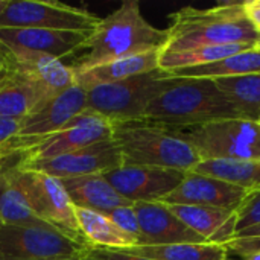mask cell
Returning a JSON list of instances; mask_svg holds the SVG:
<instances>
[{
	"mask_svg": "<svg viewBox=\"0 0 260 260\" xmlns=\"http://www.w3.org/2000/svg\"><path fill=\"white\" fill-rule=\"evenodd\" d=\"M236 117L239 113L213 79L168 76L165 88L151 102L143 120L189 129Z\"/></svg>",
	"mask_w": 260,
	"mask_h": 260,
	"instance_id": "obj_1",
	"label": "cell"
},
{
	"mask_svg": "<svg viewBox=\"0 0 260 260\" xmlns=\"http://www.w3.org/2000/svg\"><path fill=\"white\" fill-rule=\"evenodd\" d=\"M169 20L168 41L161 53L257 40V32L244 15L242 2H219L212 8L184 6L172 12Z\"/></svg>",
	"mask_w": 260,
	"mask_h": 260,
	"instance_id": "obj_2",
	"label": "cell"
},
{
	"mask_svg": "<svg viewBox=\"0 0 260 260\" xmlns=\"http://www.w3.org/2000/svg\"><path fill=\"white\" fill-rule=\"evenodd\" d=\"M168 41V29H158L142 14L137 0H125L90 34L73 69H88L111 59L161 50Z\"/></svg>",
	"mask_w": 260,
	"mask_h": 260,
	"instance_id": "obj_3",
	"label": "cell"
},
{
	"mask_svg": "<svg viewBox=\"0 0 260 260\" xmlns=\"http://www.w3.org/2000/svg\"><path fill=\"white\" fill-rule=\"evenodd\" d=\"M113 140L120 151L123 165L190 172L201 163L197 149L183 129L149 120L114 122Z\"/></svg>",
	"mask_w": 260,
	"mask_h": 260,
	"instance_id": "obj_4",
	"label": "cell"
},
{
	"mask_svg": "<svg viewBox=\"0 0 260 260\" xmlns=\"http://www.w3.org/2000/svg\"><path fill=\"white\" fill-rule=\"evenodd\" d=\"M166 82V73L158 69L119 82L93 87L87 90V110L113 123L143 120L148 107Z\"/></svg>",
	"mask_w": 260,
	"mask_h": 260,
	"instance_id": "obj_5",
	"label": "cell"
},
{
	"mask_svg": "<svg viewBox=\"0 0 260 260\" xmlns=\"http://www.w3.org/2000/svg\"><path fill=\"white\" fill-rule=\"evenodd\" d=\"M201 161H244L260 158V123L247 119H224L183 129Z\"/></svg>",
	"mask_w": 260,
	"mask_h": 260,
	"instance_id": "obj_6",
	"label": "cell"
},
{
	"mask_svg": "<svg viewBox=\"0 0 260 260\" xmlns=\"http://www.w3.org/2000/svg\"><path fill=\"white\" fill-rule=\"evenodd\" d=\"M90 247L53 225H0V250L5 260H67Z\"/></svg>",
	"mask_w": 260,
	"mask_h": 260,
	"instance_id": "obj_7",
	"label": "cell"
},
{
	"mask_svg": "<svg viewBox=\"0 0 260 260\" xmlns=\"http://www.w3.org/2000/svg\"><path fill=\"white\" fill-rule=\"evenodd\" d=\"M101 18L93 12L53 0H11L0 17V27H32L93 32Z\"/></svg>",
	"mask_w": 260,
	"mask_h": 260,
	"instance_id": "obj_8",
	"label": "cell"
},
{
	"mask_svg": "<svg viewBox=\"0 0 260 260\" xmlns=\"http://www.w3.org/2000/svg\"><path fill=\"white\" fill-rule=\"evenodd\" d=\"M18 168H20V180L32 210L44 222L56 227L58 230L64 232L66 235L81 242H85L78 227V221L75 216V206L70 201L62 181L41 172L26 171L20 166V161H18Z\"/></svg>",
	"mask_w": 260,
	"mask_h": 260,
	"instance_id": "obj_9",
	"label": "cell"
},
{
	"mask_svg": "<svg viewBox=\"0 0 260 260\" xmlns=\"http://www.w3.org/2000/svg\"><path fill=\"white\" fill-rule=\"evenodd\" d=\"M110 139H113V122L87 110L75 116L59 131L32 143L24 142L23 158L49 160Z\"/></svg>",
	"mask_w": 260,
	"mask_h": 260,
	"instance_id": "obj_10",
	"label": "cell"
},
{
	"mask_svg": "<svg viewBox=\"0 0 260 260\" xmlns=\"http://www.w3.org/2000/svg\"><path fill=\"white\" fill-rule=\"evenodd\" d=\"M5 62L12 76L37 93L41 104L75 84L73 67L44 53L5 49Z\"/></svg>",
	"mask_w": 260,
	"mask_h": 260,
	"instance_id": "obj_11",
	"label": "cell"
},
{
	"mask_svg": "<svg viewBox=\"0 0 260 260\" xmlns=\"http://www.w3.org/2000/svg\"><path fill=\"white\" fill-rule=\"evenodd\" d=\"M20 166L26 171H35L58 180H66L111 172L123 166V160L116 142L110 139L49 160H24L21 155Z\"/></svg>",
	"mask_w": 260,
	"mask_h": 260,
	"instance_id": "obj_12",
	"label": "cell"
},
{
	"mask_svg": "<svg viewBox=\"0 0 260 260\" xmlns=\"http://www.w3.org/2000/svg\"><path fill=\"white\" fill-rule=\"evenodd\" d=\"M110 184L129 203H160L183 181L186 172L155 168L123 165L104 174Z\"/></svg>",
	"mask_w": 260,
	"mask_h": 260,
	"instance_id": "obj_13",
	"label": "cell"
},
{
	"mask_svg": "<svg viewBox=\"0 0 260 260\" xmlns=\"http://www.w3.org/2000/svg\"><path fill=\"white\" fill-rule=\"evenodd\" d=\"M87 111V90L73 84L62 93L47 99L21 119L20 134L26 143L37 142L59 131L75 116Z\"/></svg>",
	"mask_w": 260,
	"mask_h": 260,
	"instance_id": "obj_14",
	"label": "cell"
},
{
	"mask_svg": "<svg viewBox=\"0 0 260 260\" xmlns=\"http://www.w3.org/2000/svg\"><path fill=\"white\" fill-rule=\"evenodd\" d=\"M247 190L225 180L186 172L178 187L160 203L166 206H200L236 210L247 197Z\"/></svg>",
	"mask_w": 260,
	"mask_h": 260,
	"instance_id": "obj_15",
	"label": "cell"
},
{
	"mask_svg": "<svg viewBox=\"0 0 260 260\" xmlns=\"http://www.w3.org/2000/svg\"><path fill=\"white\" fill-rule=\"evenodd\" d=\"M90 34L32 27H0V43L5 49L38 52L62 61L82 52Z\"/></svg>",
	"mask_w": 260,
	"mask_h": 260,
	"instance_id": "obj_16",
	"label": "cell"
},
{
	"mask_svg": "<svg viewBox=\"0 0 260 260\" xmlns=\"http://www.w3.org/2000/svg\"><path fill=\"white\" fill-rule=\"evenodd\" d=\"M140 225L139 245L203 244L206 242L183 221H180L166 204L134 203Z\"/></svg>",
	"mask_w": 260,
	"mask_h": 260,
	"instance_id": "obj_17",
	"label": "cell"
},
{
	"mask_svg": "<svg viewBox=\"0 0 260 260\" xmlns=\"http://www.w3.org/2000/svg\"><path fill=\"white\" fill-rule=\"evenodd\" d=\"M160 50L142 52L117 59H111L88 69H73L75 70V84L90 90L98 85L119 82L133 76L149 73L158 70Z\"/></svg>",
	"mask_w": 260,
	"mask_h": 260,
	"instance_id": "obj_18",
	"label": "cell"
},
{
	"mask_svg": "<svg viewBox=\"0 0 260 260\" xmlns=\"http://www.w3.org/2000/svg\"><path fill=\"white\" fill-rule=\"evenodd\" d=\"M168 207L180 221L209 244L225 247V244L236 236V210L200 206Z\"/></svg>",
	"mask_w": 260,
	"mask_h": 260,
	"instance_id": "obj_19",
	"label": "cell"
},
{
	"mask_svg": "<svg viewBox=\"0 0 260 260\" xmlns=\"http://www.w3.org/2000/svg\"><path fill=\"white\" fill-rule=\"evenodd\" d=\"M61 181L75 207L107 215L117 207L133 204L110 184L104 174L73 177Z\"/></svg>",
	"mask_w": 260,
	"mask_h": 260,
	"instance_id": "obj_20",
	"label": "cell"
},
{
	"mask_svg": "<svg viewBox=\"0 0 260 260\" xmlns=\"http://www.w3.org/2000/svg\"><path fill=\"white\" fill-rule=\"evenodd\" d=\"M20 158L8 168L5 175V184L0 195V225H14V227L50 225L44 222L30 207V203L27 200V195L20 180V168H18Z\"/></svg>",
	"mask_w": 260,
	"mask_h": 260,
	"instance_id": "obj_21",
	"label": "cell"
},
{
	"mask_svg": "<svg viewBox=\"0 0 260 260\" xmlns=\"http://www.w3.org/2000/svg\"><path fill=\"white\" fill-rule=\"evenodd\" d=\"M75 216L84 241L93 248L123 251L139 245L137 239L122 232L107 215L75 207Z\"/></svg>",
	"mask_w": 260,
	"mask_h": 260,
	"instance_id": "obj_22",
	"label": "cell"
},
{
	"mask_svg": "<svg viewBox=\"0 0 260 260\" xmlns=\"http://www.w3.org/2000/svg\"><path fill=\"white\" fill-rule=\"evenodd\" d=\"M260 73V47L254 46L253 49L244 50L241 53L232 55L221 61L183 69L177 72H169L166 76L169 78H207V79H218V78H229V76H242V75H254Z\"/></svg>",
	"mask_w": 260,
	"mask_h": 260,
	"instance_id": "obj_23",
	"label": "cell"
},
{
	"mask_svg": "<svg viewBox=\"0 0 260 260\" xmlns=\"http://www.w3.org/2000/svg\"><path fill=\"white\" fill-rule=\"evenodd\" d=\"M254 46H256V43H242V44L204 46V47H195V49H189V50L169 52V53L160 52L158 69L165 73H169V72H177V70H183V69L200 67V66L221 61L224 58L241 53L244 50L253 49Z\"/></svg>",
	"mask_w": 260,
	"mask_h": 260,
	"instance_id": "obj_24",
	"label": "cell"
},
{
	"mask_svg": "<svg viewBox=\"0 0 260 260\" xmlns=\"http://www.w3.org/2000/svg\"><path fill=\"white\" fill-rule=\"evenodd\" d=\"M235 105L241 119L260 120V73L213 79Z\"/></svg>",
	"mask_w": 260,
	"mask_h": 260,
	"instance_id": "obj_25",
	"label": "cell"
},
{
	"mask_svg": "<svg viewBox=\"0 0 260 260\" xmlns=\"http://www.w3.org/2000/svg\"><path fill=\"white\" fill-rule=\"evenodd\" d=\"M123 253L154 260H222L227 248L216 244H171V245H136Z\"/></svg>",
	"mask_w": 260,
	"mask_h": 260,
	"instance_id": "obj_26",
	"label": "cell"
},
{
	"mask_svg": "<svg viewBox=\"0 0 260 260\" xmlns=\"http://www.w3.org/2000/svg\"><path fill=\"white\" fill-rule=\"evenodd\" d=\"M195 172L225 180L236 184L247 192L260 189V158L244 161H225V160H206L201 161Z\"/></svg>",
	"mask_w": 260,
	"mask_h": 260,
	"instance_id": "obj_27",
	"label": "cell"
},
{
	"mask_svg": "<svg viewBox=\"0 0 260 260\" xmlns=\"http://www.w3.org/2000/svg\"><path fill=\"white\" fill-rule=\"evenodd\" d=\"M9 70V69H8ZM41 105L37 93L11 73L0 82V116L23 119Z\"/></svg>",
	"mask_w": 260,
	"mask_h": 260,
	"instance_id": "obj_28",
	"label": "cell"
},
{
	"mask_svg": "<svg viewBox=\"0 0 260 260\" xmlns=\"http://www.w3.org/2000/svg\"><path fill=\"white\" fill-rule=\"evenodd\" d=\"M260 225V189L248 192L236 209V233Z\"/></svg>",
	"mask_w": 260,
	"mask_h": 260,
	"instance_id": "obj_29",
	"label": "cell"
},
{
	"mask_svg": "<svg viewBox=\"0 0 260 260\" xmlns=\"http://www.w3.org/2000/svg\"><path fill=\"white\" fill-rule=\"evenodd\" d=\"M107 216L126 235L133 236L134 239H137V242L140 244V225H139V218L137 213L134 210V204L131 206H123V207H117L114 210H111L110 213H107Z\"/></svg>",
	"mask_w": 260,
	"mask_h": 260,
	"instance_id": "obj_30",
	"label": "cell"
},
{
	"mask_svg": "<svg viewBox=\"0 0 260 260\" xmlns=\"http://www.w3.org/2000/svg\"><path fill=\"white\" fill-rule=\"evenodd\" d=\"M82 260H154L148 259V257H142V256H134V254H128L123 251H117V250H104V248H93V247H87L84 250V253L81 254Z\"/></svg>",
	"mask_w": 260,
	"mask_h": 260,
	"instance_id": "obj_31",
	"label": "cell"
},
{
	"mask_svg": "<svg viewBox=\"0 0 260 260\" xmlns=\"http://www.w3.org/2000/svg\"><path fill=\"white\" fill-rule=\"evenodd\" d=\"M227 251L236 253L238 256L245 257L251 253L260 251V236L259 238H235L229 244H225Z\"/></svg>",
	"mask_w": 260,
	"mask_h": 260,
	"instance_id": "obj_32",
	"label": "cell"
},
{
	"mask_svg": "<svg viewBox=\"0 0 260 260\" xmlns=\"http://www.w3.org/2000/svg\"><path fill=\"white\" fill-rule=\"evenodd\" d=\"M20 126H21V119L0 116V148L18 137Z\"/></svg>",
	"mask_w": 260,
	"mask_h": 260,
	"instance_id": "obj_33",
	"label": "cell"
},
{
	"mask_svg": "<svg viewBox=\"0 0 260 260\" xmlns=\"http://www.w3.org/2000/svg\"><path fill=\"white\" fill-rule=\"evenodd\" d=\"M242 11H244L245 18L254 27V30L260 34V0L242 2Z\"/></svg>",
	"mask_w": 260,
	"mask_h": 260,
	"instance_id": "obj_34",
	"label": "cell"
},
{
	"mask_svg": "<svg viewBox=\"0 0 260 260\" xmlns=\"http://www.w3.org/2000/svg\"><path fill=\"white\" fill-rule=\"evenodd\" d=\"M23 151H24V142H23V139L17 137V139L11 140L9 143H6L5 146L0 148V157L15 154V152H23Z\"/></svg>",
	"mask_w": 260,
	"mask_h": 260,
	"instance_id": "obj_35",
	"label": "cell"
},
{
	"mask_svg": "<svg viewBox=\"0 0 260 260\" xmlns=\"http://www.w3.org/2000/svg\"><path fill=\"white\" fill-rule=\"evenodd\" d=\"M23 152H15V154H12V155H9L8 158H5L2 163H0V195H2V190H3V184H5V175H6V171H8V168L11 166V165H14L18 158H20V155H21Z\"/></svg>",
	"mask_w": 260,
	"mask_h": 260,
	"instance_id": "obj_36",
	"label": "cell"
},
{
	"mask_svg": "<svg viewBox=\"0 0 260 260\" xmlns=\"http://www.w3.org/2000/svg\"><path fill=\"white\" fill-rule=\"evenodd\" d=\"M260 236V225L256 227H251V229H247V230H242L239 233H236L235 238H259ZM233 238V239H235Z\"/></svg>",
	"mask_w": 260,
	"mask_h": 260,
	"instance_id": "obj_37",
	"label": "cell"
},
{
	"mask_svg": "<svg viewBox=\"0 0 260 260\" xmlns=\"http://www.w3.org/2000/svg\"><path fill=\"white\" fill-rule=\"evenodd\" d=\"M8 73H9V70H8V66H6V62L3 59V61H0V82L5 81V78L8 76Z\"/></svg>",
	"mask_w": 260,
	"mask_h": 260,
	"instance_id": "obj_38",
	"label": "cell"
},
{
	"mask_svg": "<svg viewBox=\"0 0 260 260\" xmlns=\"http://www.w3.org/2000/svg\"><path fill=\"white\" fill-rule=\"evenodd\" d=\"M9 2H11V0H0V17L3 15V12H5L6 8L9 6Z\"/></svg>",
	"mask_w": 260,
	"mask_h": 260,
	"instance_id": "obj_39",
	"label": "cell"
},
{
	"mask_svg": "<svg viewBox=\"0 0 260 260\" xmlns=\"http://www.w3.org/2000/svg\"><path fill=\"white\" fill-rule=\"evenodd\" d=\"M244 260H260V251L259 253H251V254H247Z\"/></svg>",
	"mask_w": 260,
	"mask_h": 260,
	"instance_id": "obj_40",
	"label": "cell"
},
{
	"mask_svg": "<svg viewBox=\"0 0 260 260\" xmlns=\"http://www.w3.org/2000/svg\"><path fill=\"white\" fill-rule=\"evenodd\" d=\"M3 59H5V47L0 43V61H3Z\"/></svg>",
	"mask_w": 260,
	"mask_h": 260,
	"instance_id": "obj_41",
	"label": "cell"
},
{
	"mask_svg": "<svg viewBox=\"0 0 260 260\" xmlns=\"http://www.w3.org/2000/svg\"><path fill=\"white\" fill-rule=\"evenodd\" d=\"M256 46L260 47V34H257V40H256Z\"/></svg>",
	"mask_w": 260,
	"mask_h": 260,
	"instance_id": "obj_42",
	"label": "cell"
},
{
	"mask_svg": "<svg viewBox=\"0 0 260 260\" xmlns=\"http://www.w3.org/2000/svg\"><path fill=\"white\" fill-rule=\"evenodd\" d=\"M9 155H12V154H9ZM9 155H5V157H0V163H2V161H3V160H5V158H8V157H9Z\"/></svg>",
	"mask_w": 260,
	"mask_h": 260,
	"instance_id": "obj_43",
	"label": "cell"
},
{
	"mask_svg": "<svg viewBox=\"0 0 260 260\" xmlns=\"http://www.w3.org/2000/svg\"><path fill=\"white\" fill-rule=\"evenodd\" d=\"M67 260H82V259H81V256H79V257H73V259H67Z\"/></svg>",
	"mask_w": 260,
	"mask_h": 260,
	"instance_id": "obj_44",
	"label": "cell"
},
{
	"mask_svg": "<svg viewBox=\"0 0 260 260\" xmlns=\"http://www.w3.org/2000/svg\"><path fill=\"white\" fill-rule=\"evenodd\" d=\"M0 260H5L3 259V254H2V250H0Z\"/></svg>",
	"mask_w": 260,
	"mask_h": 260,
	"instance_id": "obj_45",
	"label": "cell"
},
{
	"mask_svg": "<svg viewBox=\"0 0 260 260\" xmlns=\"http://www.w3.org/2000/svg\"><path fill=\"white\" fill-rule=\"evenodd\" d=\"M222 260H232V259H227V257H225V259H222Z\"/></svg>",
	"mask_w": 260,
	"mask_h": 260,
	"instance_id": "obj_46",
	"label": "cell"
},
{
	"mask_svg": "<svg viewBox=\"0 0 260 260\" xmlns=\"http://www.w3.org/2000/svg\"><path fill=\"white\" fill-rule=\"evenodd\" d=\"M259 123H260V120H259Z\"/></svg>",
	"mask_w": 260,
	"mask_h": 260,
	"instance_id": "obj_47",
	"label": "cell"
}]
</instances>
